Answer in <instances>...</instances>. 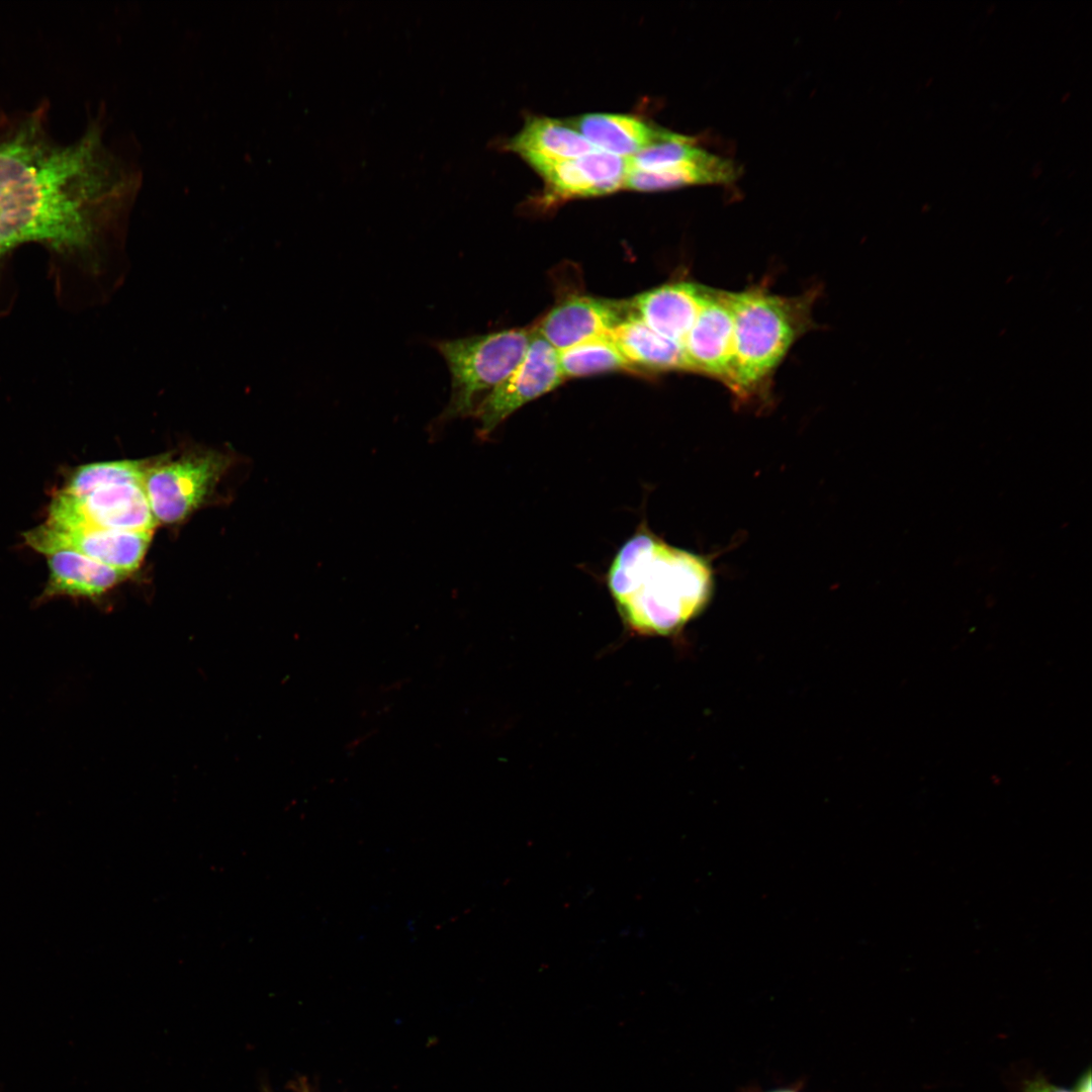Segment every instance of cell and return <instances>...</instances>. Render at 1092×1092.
<instances>
[{"mask_svg":"<svg viewBox=\"0 0 1092 1092\" xmlns=\"http://www.w3.org/2000/svg\"><path fill=\"white\" fill-rule=\"evenodd\" d=\"M684 348L692 372L709 376L729 388L733 368L731 291L709 287Z\"/></svg>","mask_w":1092,"mask_h":1092,"instance_id":"cell-9","label":"cell"},{"mask_svg":"<svg viewBox=\"0 0 1092 1092\" xmlns=\"http://www.w3.org/2000/svg\"><path fill=\"white\" fill-rule=\"evenodd\" d=\"M50 575L39 601L55 597L97 598L128 576L69 548L46 554Z\"/></svg>","mask_w":1092,"mask_h":1092,"instance_id":"cell-12","label":"cell"},{"mask_svg":"<svg viewBox=\"0 0 1092 1092\" xmlns=\"http://www.w3.org/2000/svg\"><path fill=\"white\" fill-rule=\"evenodd\" d=\"M631 314L629 302L572 296L554 306L535 330L560 351L609 335Z\"/></svg>","mask_w":1092,"mask_h":1092,"instance_id":"cell-10","label":"cell"},{"mask_svg":"<svg viewBox=\"0 0 1092 1092\" xmlns=\"http://www.w3.org/2000/svg\"><path fill=\"white\" fill-rule=\"evenodd\" d=\"M709 152L696 145L695 139L663 129L657 141L628 158L635 170H655L705 157Z\"/></svg>","mask_w":1092,"mask_h":1092,"instance_id":"cell-20","label":"cell"},{"mask_svg":"<svg viewBox=\"0 0 1092 1092\" xmlns=\"http://www.w3.org/2000/svg\"><path fill=\"white\" fill-rule=\"evenodd\" d=\"M522 157L543 179L549 203L601 195L584 155L574 159H553L535 154Z\"/></svg>","mask_w":1092,"mask_h":1092,"instance_id":"cell-17","label":"cell"},{"mask_svg":"<svg viewBox=\"0 0 1092 1092\" xmlns=\"http://www.w3.org/2000/svg\"><path fill=\"white\" fill-rule=\"evenodd\" d=\"M557 350L534 329L528 349L510 375L476 406L479 435L487 436L506 418L525 403L561 384Z\"/></svg>","mask_w":1092,"mask_h":1092,"instance_id":"cell-7","label":"cell"},{"mask_svg":"<svg viewBox=\"0 0 1092 1092\" xmlns=\"http://www.w3.org/2000/svg\"><path fill=\"white\" fill-rule=\"evenodd\" d=\"M1021 1092H1075L1048 1082L1042 1076L1027 1080L1022 1085Z\"/></svg>","mask_w":1092,"mask_h":1092,"instance_id":"cell-21","label":"cell"},{"mask_svg":"<svg viewBox=\"0 0 1092 1092\" xmlns=\"http://www.w3.org/2000/svg\"><path fill=\"white\" fill-rule=\"evenodd\" d=\"M608 585L624 622L644 635H668L702 612L713 572L702 556L640 533L614 559Z\"/></svg>","mask_w":1092,"mask_h":1092,"instance_id":"cell-2","label":"cell"},{"mask_svg":"<svg viewBox=\"0 0 1092 1092\" xmlns=\"http://www.w3.org/2000/svg\"><path fill=\"white\" fill-rule=\"evenodd\" d=\"M219 453H192L177 459L151 462L143 485L158 523L185 519L210 493L226 468Z\"/></svg>","mask_w":1092,"mask_h":1092,"instance_id":"cell-5","label":"cell"},{"mask_svg":"<svg viewBox=\"0 0 1092 1092\" xmlns=\"http://www.w3.org/2000/svg\"><path fill=\"white\" fill-rule=\"evenodd\" d=\"M48 521L132 532H153L158 524L140 482L109 484L83 495L62 490L51 505Z\"/></svg>","mask_w":1092,"mask_h":1092,"instance_id":"cell-6","label":"cell"},{"mask_svg":"<svg viewBox=\"0 0 1092 1092\" xmlns=\"http://www.w3.org/2000/svg\"><path fill=\"white\" fill-rule=\"evenodd\" d=\"M610 337L633 371L692 372L684 347L655 333L633 313Z\"/></svg>","mask_w":1092,"mask_h":1092,"instance_id":"cell-13","label":"cell"},{"mask_svg":"<svg viewBox=\"0 0 1092 1092\" xmlns=\"http://www.w3.org/2000/svg\"><path fill=\"white\" fill-rule=\"evenodd\" d=\"M153 532H132L90 526L66 527L47 521L24 534L25 543L43 553L74 549L93 560L130 573L144 559Z\"/></svg>","mask_w":1092,"mask_h":1092,"instance_id":"cell-8","label":"cell"},{"mask_svg":"<svg viewBox=\"0 0 1092 1092\" xmlns=\"http://www.w3.org/2000/svg\"><path fill=\"white\" fill-rule=\"evenodd\" d=\"M708 291V286L695 282H671L637 295L629 306L652 331L684 347Z\"/></svg>","mask_w":1092,"mask_h":1092,"instance_id":"cell-11","label":"cell"},{"mask_svg":"<svg viewBox=\"0 0 1092 1092\" xmlns=\"http://www.w3.org/2000/svg\"><path fill=\"white\" fill-rule=\"evenodd\" d=\"M816 295L817 290H809L784 296L762 286L731 292L733 368L728 389L738 403H767L778 367L794 343L815 328Z\"/></svg>","mask_w":1092,"mask_h":1092,"instance_id":"cell-3","label":"cell"},{"mask_svg":"<svg viewBox=\"0 0 1092 1092\" xmlns=\"http://www.w3.org/2000/svg\"><path fill=\"white\" fill-rule=\"evenodd\" d=\"M138 188L97 130L57 145L30 121L0 143V259L29 242L87 253L104 221L126 211Z\"/></svg>","mask_w":1092,"mask_h":1092,"instance_id":"cell-1","label":"cell"},{"mask_svg":"<svg viewBox=\"0 0 1092 1092\" xmlns=\"http://www.w3.org/2000/svg\"><path fill=\"white\" fill-rule=\"evenodd\" d=\"M506 147L520 156L535 154L553 159H574L600 151L566 121L544 116L528 118Z\"/></svg>","mask_w":1092,"mask_h":1092,"instance_id":"cell-16","label":"cell"},{"mask_svg":"<svg viewBox=\"0 0 1092 1092\" xmlns=\"http://www.w3.org/2000/svg\"><path fill=\"white\" fill-rule=\"evenodd\" d=\"M557 353L564 378L620 370L633 371L610 334L557 351Z\"/></svg>","mask_w":1092,"mask_h":1092,"instance_id":"cell-18","label":"cell"},{"mask_svg":"<svg viewBox=\"0 0 1092 1092\" xmlns=\"http://www.w3.org/2000/svg\"><path fill=\"white\" fill-rule=\"evenodd\" d=\"M740 175L731 160L708 153L702 159L655 170H629L624 188L654 191L693 185L729 184Z\"/></svg>","mask_w":1092,"mask_h":1092,"instance_id":"cell-15","label":"cell"},{"mask_svg":"<svg viewBox=\"0 0 1092 1092\" xmlns=\"http://www.w3.org/2000/svg\"><path fill=\"white\" fill-rule=\"evenodd\" d=\"M1091 1072L1088 1069L1077 1081L1075 1092H1092Z\"/></svg>","mask_w":1092,"mask_h":1092,"instance_id":"cell-22","label":"cell"},{"mask_svg":"<svg viewBox=\"0 0 1092 1092\" xmlns=\"http://www.w3.org/2000/svg\"><path fill=\"white\" fill-rule=\"evenodd\" d=\"M566 122L596 149L623 158L642 151L663 131L630 114L588 113Z\"/></svg>","mask_w":1092,"mask_h":1092,"instance_id":"cell-14","label":"cell"},{"mask_svg":"<svg viewBox=\"0 0 1092 1092\" xmlns=\"http://www.w3.org/2000/svg\"><path fill=\"white\" fill-rule=\"evenodd\" d=\"M764 1092H799V1091L795 1090L793 1088H780V1089H774V1090L764 1091Z\"/></svg>","mask_w":1092,"mask_h":1092,"instance_id":"cell-23","label":"cell"},{"mask_svg":"<svg viewBox=\"0 0 1092 1092\" xmlns=\"http://www.w3.org/2000/svg\"><path fill=\"white\" fill-rule=\"evenodd\" d=\"M533 333L529 328L511 329L435 342L451 374L450 399L438 420L445 423L473 414L477 397L485 391L487 395L520 363Z\"/></svg>","mask_w":1092,"mask_h":1092,"instance_id":"cell-4","label":"cell"},{"mask_svg":"<svg viewBox=\"0 0 1092 1092\" xmlns=\"http://www.w3.org/2000/svg\"><path fill=\"white\" fill-rule=\"evenodd\" d=\"M150 463V461L122 460L86 464L72 473L63 491L72 495H83L109 484L143 483Z\"/></svg>","mask_w":1092,"mask_h":1092,"instance_id":"cell-19","label":"cell"}]
</instances>
